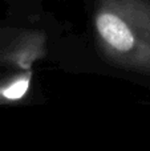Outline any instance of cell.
<instances>
[{
  "mask_svg": "<svg viewBox=\"0 0 150 151\" xmlns=\"http://www.w3.org/2000/svg\"><path fill=\"white\" fill-rule=\"evenodd\" d=\"M12 1H16V3H27L28 0H12Z\"/></svg>",
  "mask_w": 150,
  "mask_h": 151,
  "instance_id": "3",
  "label": "cell"
},
{
  "mask_svg": "<svg viewBox=\"0 0 150 151\" xmlns=\"http://www.w3.org/2000/svg\"><path fill=\"white\" fill-rule=\"evenodd\" d=\"M12 27H0V68H9V41Z\"/></svg>",
  "mask_w": 150,
  "mask_h": 151,
  "instance_id": "2",
  "label": "cell"
},
{
  "mask_svg": "<svg viewBox=\"0 0 150 151\" xmlns=\"http://www.w3.org/2000/svg\"><path fill=\"white\" fill-rule=\"evenodd\" d=\"M92 25L96 45L109 63L150 76V0H97Z\"/></svg>",
  "mask_w": 150,
  "mask_h": 151,
  "instance_id": "1",
  "label": "cell"
}]
</instances>
